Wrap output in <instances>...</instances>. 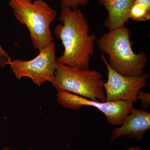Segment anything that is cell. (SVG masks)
<instances>
[{
  "label": "cell",
  "mask_w": 150,
  "mask_h": 150,
  "mask_svg": "<svg viewBox=\"0 0 150 150\" xmlns=\"http://www.w3.org/2000/svg\"><path fill=\"white\" fill-rule=\"evenodd\" d=\"M61 6L58 20L62 24L56 25L54 32L62 41L64 51L57 62L69 67L89 69L90 61L94 54L96 35H90L88 22L81 9L63 5Z\"/></svg>",
  "instance_id": "1"
},
{
  "label": "cell",
  "mask_w": 150,
  "mask_h": 150,
  "mask_svg": "<svg viewBox=\"0 0 150 150\" xmlns=\"http://www.w3.org/2000/svg\"><path fill=\"white\" fill-rule=\"evenodd\" d=\"M131 34L130 30L123 26L109 30L96 40L98 48L108 55L110 67L126 76L144 74L149 59L146 53L133 51Z\"/></svg>",
  "instance_id": "2"
},
{
  "label": "cell",
  "mask_w": 150,
  "mask_h": 150,
  "mask_svg": "<svg viewBox=\"0 0 150 150\" xmlns=\"http://www.w3.org/2000/svg\"><path fill=\"white\" fill-rule=\"evenodd\" d=\"M16 18L29 30L33 46L38 51L53 42L50 25L56 20L57 12L43 0L30 2L10 0Z\"/></svg>",
  "instance_id": "3"
},
{
  "label": "cell",
  "mask_w": 150,
  "mask_h": 150,
  "mask_svg": "<svg viewBox=\"0 0 150 150\" xmlns=\"http://www.w3.org/2000/svg\"><path fill=\"white\" fill-rule=\"evenodd\" d=\"M105 81L96 70L82 69L57 62L51 83L58 91H64L95 101L105 102Z\"/></svg>",
  "instance_id": "4"
},
{
  "label": "cell",
  "mask_w": 150,
  "mask_h": 150,
  "mask_svg": "<svg viewBox=\"0 0 150 150\" xmlns=\"http://www.w3.org/2000/svg\"><path fill=\"white\" fill-rule=\"evenodd\" d=\"M56 45L54 41L46 48L40 51L39 54L29 61L16 59L9 61L12 71L18 80L23 77H28L38 86L46 82H51L56 70L57 60Z\"/></svg>",
  "instance_id": "5"
},
{
  "label": "cell",
  "mask_w": 150,
  "mask_h": 150,
  "mask_svg": "<svg viewBox=\"0 0 150 150\" xmlns=\"http://www.w3.org/2000/svg\"><path fill=\"white\" fill-rule=\"evenodd\" d=\"M100 57L108 71V80L104 85L105 101L122 100L137 103L138 92L146 87L150 75L144 73L136 76H123L116 72L110 67L103 53H101Z\"/></svg>",
  "instance_id": "6"
},
{
  "label": "cell",
  "mask_w": 150,
  "mask_h": 150,
  "mask_svg": "<svg viewBox=\"0 0 150 150\" xmlns=\"http://www.w3.org/2000/svg\"><path fill=\"white\" fill-rule=\"evenodd\" d=\"M57 100L62 106L73 110H79L84 106L96 108L104 114L108 123L119 126L134 108V103L131 101H95L64 91H58Z\"/></svg>",
  "instance_id": "7"
},
{
  "label": "cell",
  "mask_w": 150,
  "mask_h": 150,
  "mask_svg": "<svg viewBox=\"0 0 150 150\" xmlns=\"http://www.w3.org/2000/svg\"><path fill=\"white\" fill-rule=\"evenodd\" d=\"M150 129V113L147 110L133 108L126 117L121 127L112 131L110 142L118 138L128 136L141 141Z\"/></svg>",
  "instance_id": "8"
},
{
  "label": "cell",
  "mask_w": 150,
  "mask_h": 150,
  "mask_svg": "<svg viewBox=\"0 0 150 150\" xmlns=\"http://www.w3.org/2000/svg\"><path fill=\"white\" fill-rule=\"evenodd\" d=\"M107 11L103 25L108 30L123 27L129 21L128 13L134 0H98Z\"/></svg>",
  "instance_id": "9"
},
{
  "label": "cell",
  "mask_w": 150,
  "mask_h": 150,
  "mask_svg": "<svg viewBox=\"0 0 150 150\" xmlns=\"http://www.w3.org/2000/svg\"><path fill=\"white\" fill-rule=\"evenodd\" d=\"M129 19L138 22L150 19V0H134L129 13Z\"/></svg>",
  "instance_id": "10"
},
{
  "label": "cell",
  "mask_w": 150,
  "mask_h": 150,
  "mask_svg": "<svg viewBox=\"0 0 150 150\" xmlns=\"http://www.w3.org/2000/svg\"><path fill=\"white\" fill-rule=\"evenodd\" d=\"M60 4L72 9L77 8L80 6H84L89 0H60Z\"/></svg>",
  "instance_id": "11"
},
{
  "label": "cell",
  "mask_w": 150,
  "mask_h": 150,
  "mask_svg": "<svg viewBox=\"0 0 150 150\" xmlns=\"http://www.w3.org/2000/svg\"><path fill=\"white\" fill-rule=\"evenodd\" d=\"M137 99L142 101L141 106L144 108L146 110L149 109L150 104V94L140 90L138 92L137 97Z\"/></svg>",
  "instance_id": "12"
},
{
  "label": "cell",
  "mask_w": 150,
  "mask_h": 150,
  "mask_svg": "<svg viewBox=\"0 0 150 150\" xmlns=\"http://www.w3.org/2000/svg\"><path fill=\"white\" fill-rule=\"evenodd\" d=\"M127 150H144L140 146H135L129 148Z\"/></svg>",
  "instance_id": "13"
},
{
  "label": "cell",
  "mask_w": 150,
  "mask_h": 150,
  "mask_svg": "<svg viewBox=\"0 0 150 150\" xmlns=\"http://www.w3.org/2000/svg\"><path fill=\"white\" fill-rule=\"evenodd\" d=\"M0 150H17L16 149H11L8 146H6L5 147L3 148V149H1Z\"/></svg>",
  "instance_id": "14"
},
{
  "label": "cell",
  "mask_w": 150,
  "mask_h": 150,
  "mask_svg": "<svg viewBox=\"0 0 150 150\" xmlns=\"http://www.w3.org/2000/svg\"><path fill=\"white\" fill-rule=\"evenodd\" d=\"M4 52V50H3L2 48L1 47V45H0V54L1 53H2L3 52Z\"/></svg>",
  "instance_id": "15"
},
{
  "label": "cell",
  "mask_w": 150,
  "mask_h": 150,
  "mask_svg": "<svg viewBox=\"0 0 150 150\" xmlns=\"http://www.w3.org/2000/svg\"><path fill=\"white\" fill-rule=\"evenodd\" d=\"M23 1H32V0H23Z\"/></svg>",
  "instance_id": "16"
},
{
  "label": "cell",
  "mask_w": 150,
  "mask_h": 150,
  "mask_svg": "<svg viewBox=\"0 0 150 150\" xmlns=\"http://www.w3.org/2000/svg\"><path fill=\"white\" fill-rule=\"evenodd\" d=\"M27 150H33L32 149H28Z\"/></svg>",
  "instance_id": "17"
}]
</instances>
